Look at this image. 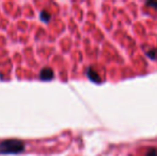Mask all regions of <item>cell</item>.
I'll return each instance as SVG.
<instances>
[{
  "instance_id": "1",
  "label": "cell",
  "mask_w": 157,
  "mask_h": 156,
  "mask_svg": "<svg viewBox=\"0 0 157 156\" xmlns=\"http://www.w3.org/2000/svg\"><path fill=\"white\" fill-rule=\"evenodd\" d=\"M25 150V143L17 139H9L0 142V154H18Z\"/></svg>"
},
{
  "instance_id": "2",
  "label": "cell",
  "mask_w": 157,
  "mask_h": 156,
  "mask_svg": "<svg viewBox=\"0 0 157 156\" xmlns=\"http://www.w3.org/2000/svg\"><path fill=\"white\" fill-rule=\"evenodd\" d=\"M40 78L42 80H52L54 78V71L49 67H45L40 72Z\"/></svg>"
},
{
  "instance_id": "3",
  "label": "cell",
  "mask_w": 157,
  "mask_h": 156,
  "mask_svg": "<svg viewBox=\"0 0 157 156\" xmlns=\"http://www.w3.org/2000/svg\"><path fill=\"white\" fill-rule=\"evenodd\" d=\"M87 75H88V77L91 79L92 81H94V82H99V76H98V74H97L96 72H95L94 70L92 69V67H89V69H88Z\"/></svg>"
},
{
  "instance_id": "4",
  "label": "cell",
  "mask_w": 157,
  "mask_h": 156,
  "mask_svg": "<svg viewBox=\"0 0 157 156\" xmlns=\"http://www.w3.org/2000/svg\"><path fill=\"white\" fill-rule=\"evenodd\" d=\"M40 17H41V19L43 21L47 23V21H49V19H50V14L47 12V11H42L41 15H40Z\"/></svg>"
},
{
  "instance_id": "5",
  "label": "cell",
  "mask_w": 157,
  "mask_h": 156,
  "mask_svg": "<svg viewBox=\"0 0 157 156\" xmlns=\"http://www.w3.org/2000/svg\"><path fill=\"white\" fill-rule=\"evenodd\" d=\"M147 56L150 57L151 59H153V60H156L157 59V48H153V49L149 50V51L147 52Z\"/></svg>"
},
{
  "instance_id": "6",
  "label": "cell",
  "mask_w": 157,
  "mask_h": 156,
  "mask_svg": "<svg viewBox=\"0 0 157 156\" xmlns=\"http://www.w3.org/2000/svg\"><path fill=\"white\" fill-rule=\"evenodd\" d=\"M145 156H157V150L154 148L150 149V150L147 151V154H145Z\"/></svg>"
},
{
  "instance_id": "7",
  "label": "cell",
  "mask_w": 157,
  "mask_h": 156,
  "mask_svg": "<svg viewBox=\"0 0 157 156\" xmlns=\"http://www.w3.org/2000/svg\"><path fill=\"white\" fill-rule=\"evenodd\" d=\"M147 6H153V8H155L156 10H157V2H155V1H147Z\"/></svg>"
}]
</instances>
